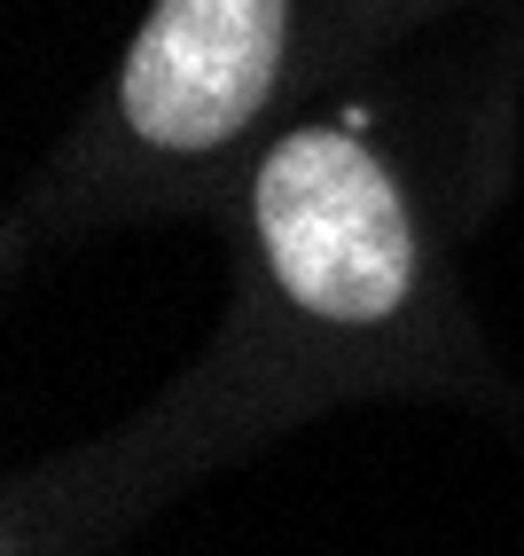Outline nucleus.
<instances>
[{"label": "nucleus", "mask_w": 524, "mask_h": 556, "mask_svg": "<svg viewBox=\"0 0 524 556\" xmlns=\"http://www.w3.org/2000/svg\"><path fill=\"white\" fill-rule=\"evenodd\" d=\"M455 0H306V55H297V102L353 79L360 63L392 55L399 40H416L431 16H446Z\"/></svg>", "instance_id": "nucleus-3"}, {"label": "nucleus", "mask_w": 524, "mask_h": 556, "mask_svg": "<svg viewBox=\"0 0 524 556\" xmlns=\"http://www.w3.org/2000/svg\"><path fill=\"white\" fill-rule=\"evenodd\" d=\"M306 0H149L110 79L9 204V258L157 212L219 219L267 126L297 102Z\"/></svg>", "instance_id": "nucleus-2"}, {"label": "nucleus", "mask_w": 524, "mask_h": 556, "mask_svg": "<svg viewBox=\"0 0 524 556\" xmlns=\"http://www.w3.org/2000/svg\"><path fill=\"white\" fill-rule=\"evenodd\" d=\"M516 87L446 94L392 55L290 102L219 204L228 314L141 407L180 486L353 400H501L455 243L509 165Z\"/></svg>", "instance_id": "nucleus-1"}]
</instances>
